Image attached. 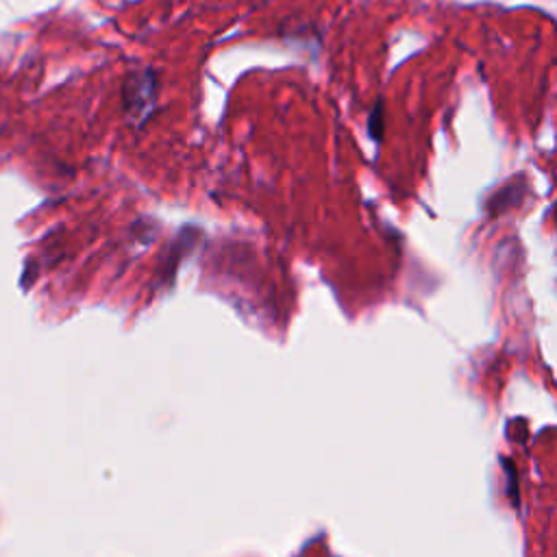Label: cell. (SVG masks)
<instances>
[{
  "mask_svg": "<svg viewBox=\"0 0 557 557\" xmlns=\"http://www.w3.org/2000/svg\"><path fill=\"white\" fill-rule=\"evenodd\" d=\"M368 131L374 139H381V133H383V102L379 100L376 107L372 109L370 113V120H368Z\"/></svg>",
  "mask_w": 557,
  "mask_h": 557,
  "instance_id": "3",
  "label": "cell"
},
{
  "mask_svg": "<svg viewBox=\"0 0 557 557\" xmlns=\"http://www.w3.org/2000/svg\"><path fill=\"white\" fill-rule=\"evenodd\" d=\"M500 468H503V474H505V494L509 498V505L520 511V476H518V470H516V463L509 459V457H500Z\"/></svg>",
  "mask_w": 557,
  "mask_h": 557,
  "instance_id": "2",
  "label": "cell"
},
{
  "mask_svg": "<svg viewBox=\"0 0 557 557\" xmlns=\"http://www.w3.org/2000/svg\"><path fill=\"white\" fill-rule=\"evenodd\" d=\"M529 191V181L524 174H516L507 178L487 200H485V213L487 218H498L513 207H518Z\"/></svg>",
  "mask_w": 557,
  "mask_h": 557,
  "instance_id": "1",
  "label": "cell"
},
{
  "mask_svg": "<svg viewBox=\"0 0 557 557\" xmlns=\"http://www.w3.org/2000/svg\"><path fill=\"white\" fill-rule=\"evenodd\" d=\"M555 226H557V205H555Z\"/></svg>",
  "mask_w": 557,
  "mask_h": 557,
  "instance_id": "4",
  "label": "cell"
}]
</instances>
